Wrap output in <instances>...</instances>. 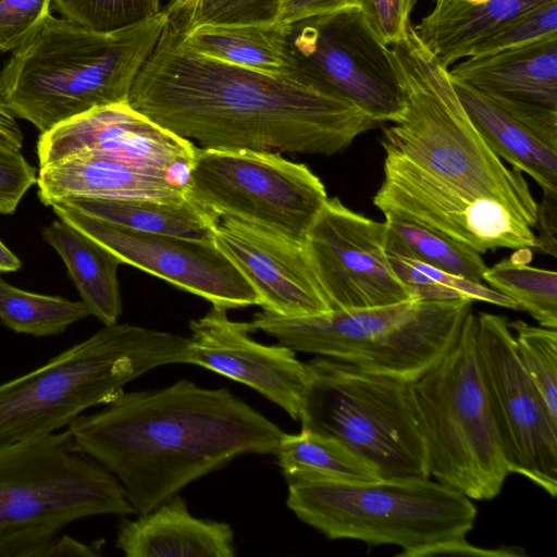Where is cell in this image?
Returning a JSON list of instances; mask_svg holds the SVG:
<instances>
[{
    "instance_id": "cell-47",
    "label": "cell",
    "mask_w": 557,
    "mask_h": 557,
    "mask_svg": "<svg viewBox=\"0 0 557 557\" xmlns=\"http://www.w3.org/2000/svg\"><path fill=\"white\" fill-rule=\"evenodd\" d=\"M169 1H170V2H174V1H176V0H169Z\"/></svg>"
},
{
    "instance_id": "cell-23",
    "label": "cell",
    "mask_w": 557,
    "mask_h": 557,
    "mask_svg": "<svg viewBox=\"0 0 557 557\" xmlns=\"http://www.w3.org/2000/svg\"><path fill=\"white\" fill-rule=\"evenodd\" d=\"M548 0H435L433 9L414 26L423 45L445 66L469 55L471 49L518 15Z\"/></svg>"
},
{
    "instance_id": "cell-5",
    "label": "cell",
    "mask_w": 557,
    "mask_h": 557,
    "mask_svg": "<svg viewBox=\"0 0 557 557\" xmlns=\"http://www.w3.org/2000/svg\"><path fill=\"white\" fill-rule=\"evenodd\" d=\"M287 507L330 540L395 545L397 557L516 556L512 548L484 549L467 541L476 507L461 492L431 478L395 476L373 482L287 483Z\"/></svg>"
},
{
    "instance_id": "cell-34",
    "label": "cell",
    "mask_w": 557,
    "mask_h": 557,
    "mask_svg": "<svg viewBox=\"0 0 557 557\" xmlns=\"http://www.w3.org/2000/svg\"><path fill=\"white\" fill-rule=\"evenodd\" d=\"M63 18L95 32H112L161 12L160 0H52Z\"/></svg>"
},
{
    "instance_id": "cell-31",
    "label": "cell",
    "mask_w": 557,
    "mask_h": 557,
    "mask_svg": "<svg viewBox=\"0 0 557 557\" xmlns=\"http://www.w3.org/2000/svg\"><path fill=\"white\" fill-rule=\"evenodd\" d=\"M387 240L418 260L482 283L487 265L481 253L423 225L393 218L385 219Z\"/></svg>"
},
{
    "instance_id": "cell-15",
    "label": "cell",
    "mask_w": 557,
    "mask_h": 557,
    "mask_svg": "<svg viewBox=\"0 0 557 557\" xmlns=\"http://www.w3.org/2000/svg\"><path fill=\"white\" fill-rule=\"evenodd\" d=\"M58 218L129 264L226 310L259 306L247 280L213 240L151 234L115 226L61 202L50 205Z\"/></svg>"
},
{
    "instance_id": "cell-7",
    "label": "cell",
    "mask_w": 557,
    "mask_h": 557,
    "mask_svg": "<svg viewBox=\"0 0 557 557\" xmlns=\"http://www.w3.org/2000/svg\"><path fill=\"white\" fill-rule=\"evenodd\" d=\"M472 300H409L384 307L286 318L261 310L251 324L294 351L412 382L457 342Z\"/></svg>"
},
{
    "instance_id": "cell-16",
    "label": "cell",
    "mask_w": 557,
    "mask_h": 557,
    "mask_svg": "<svg viewBox=\"0 0 557 557\" xmlns=\"http://www.w3.org/2000/svg\"><path fill=\"white\" fill-rule=\"evenodd\" d=\"M196 147L127 101L95 108L39 135V166L78 154L111 158L186 189Z\"/></svg>"
},
{
    "instance_id": "cell-20",
    "label": "cell",
    "mask_w": 557,
    "mask_h": 557,
    "mask_svg": "<svg viewBox=\"0 0 557 557\" xmlns=\"http://www.w3.org/2000/svg\"><path fill=\"white\" fill-rule=\"evenodd\" d=\"M116 547L127 557H233L234 531L194 516L176 494L136 519H123Z\"/></svg>"
},
{
    "instance_id": "cell-40",
    "label": "cell",
    "mask_w": 557,
    "mask_h": 557,
    "mask_svg": "<svg viewBox=\"0 0 557 557\" xmlns=\"http://www.w3.org/2000/svg\"><path fill=\"white\" fill-rule=\"evenodd\" d=\"M351 7H357V0H282L275 25L288 26Z\"/></svg>"
},
{
    "instance_id": "cell-1",
    "label": "cell",
    "mask_w": 557,
    "mask_h": 557,
    "mask_svg": "<svg viewBox=\"0 0 557 557\" xmlns=\"http://www.w3.org/2000/svg\"><path fill=\"white\" fill-rule=\"evenodd\" d=\"M391 46L405 108L383 128L384 175L373 205L385 219L423 225L481 255L534 248L537 202L528 182L481 137L448 67L410 20Z\"/></svg>"
},
{
    "instance_id": "cell-41",
    "label": "cell",
    "mask_w": 557,
    "mask_h": 557,
    "mask_svg": "<svg viewBox=\"0 0 557 557\" xmlns=\"http://www.w3.org/2000/svg\"><path fill=\"white\" fill-rule=\"evenodd\" d=\"M540 235L535 236L537 250L557 257V191L543 193L537 203L536 224Z\"/></svg>"
},
{
    "instance_id": "cell-21",
    "label": "cell",
    "mask_w": 557,
    "mask_h": 557,
    "mask_svg": "<svg viewBox=\"0 0 557 557\" xmlns=\"http://www.w3.org/2000/svg\"><path fill=\"white\" fill-rule=\"evenodd\" d=\"M37 186L45 206L73 197L168 202L186 198L185 188L160 175L95 154H78L39 166Z\"/></svg>"
},
{
    "instance_id": "cell-25",
    "label": "cell",
    "mask_w": 557,
    "mask_h": 557,
    "mask_svg": "<svg viewBox=\"0 0 557 557\" xmlns=\"http://www.w3.org/2000/svg\"><path fill=\"white\" fill-rule=\"evenodd\" d=\"M55 201L115 226L196 240H213V231L220 220L187 196L174 202L81 197Z\"/></svg>"
},
{
    "instance_id": "cell-27",
    "label": "cell",
    "mask_w": 557,
    "mask_h": 557,
    "mask_svg": "<svg viewBox=\"0 0 557 557\" xmlns=\"http://www.w3.org/2000/svg\"><path fill=\"white\" fill-rule=\"evenodd\" d=\"M275 456L287 483L295 481L373 482L376 467L339 441L301 429L283 433Z\"/></svg>"
},
{
    "instance_id": "cell-43",
    "label": "cell",
    "mask_w": 557,
    "mask_h": 557,
    "mask_svg": "<svg viewBox=\"0 0 557 557\" xmlns=\"http://www.w3.org/2000/svg\"><path fill=\"white\" fill-rule=\"evenodd\" d=\"M23 134L16 117L0 98V147L21 150Z\"/></svg>"
},
{
    "instance_id": "cell-19",
    "label": "cell",
    "mask_w": 557,
    "mask_h": 557,
    "mask_svg": "<svg viewBox=\"0 0 557 557\" xmlns=\"http://www.w3.org/2000/svg\"><path fill=\"white\" fill-rule=\"evenodd\" d=\"M448 71L524 124L557 112V34L465 58Z\"/></svg>"
},
{
    "instance_id": "cell-48",
    "label": "cell",
    "mask_w": 557,
    "mask_h": 557,
    "mask_svg": "<svg viewBox=\"0 0 557 557\" xmlns=\"http://www.w3.org/2000/svg\"><path fill=\"white\" fill-rule=\"evenodd\" d=\"M176 1H184V0H176Z\"/></svg>"
},
{
    "instance_id": "cell-4",
    "label": "cell",
    "mask_w": 557,
    "mask_h": 557,
    "mask_svg": "<svg viewBox=\"0 0 557 557\" xmlns=\"http://www.w3.org/2000/svg\"><path fill=\"white\" fill-rule=\"evenodd\" d=\"M168 18L162 9L137 24L95 32L50 14L0 70V98L40 134L95 108L127 101Z\"/></svg>"
},
{
    "instance_id": "cell-26",
    "label": "cell",
    "mask_w": 557,
    "mask_h": 557,
    "mask_svg": "<svg viewBox=\"0 0 557 557\" xmlns=\"http://www.w3.org/2000/svg\"><path fill=\"white\" fill-rule=\"evenodd\" d=\"M180 32L195 51L230 64L272 74L298 71L285 26L201 25Z\"/></svg>"
},
{
    "instance_id": "cell-8",
    "label": "cell",
    "mask_w": 557,
    "mask_h": 557,
    "mask_svg": "<svg viewBox=\"0 0 557 557\" xmlns=\"http://www.w3.org/2000/svg\"><path fill=\"white\" fill-rule=\"evenodd\" d=\"M475 327L470 311L455 345L409 383V392L430 476L471 500H490L510 472L476 359Z\"/></svg>"
},
{
    "instance_id": "cell-42",
    "label": "cell",
    "mask_w": 557,
    "mask_h": 557,
    "mask_svg": "<svg viewBox=\"0 0 557 557\" xmlns=\"http://www.w3.org/2000/svg\"><path fill=\"white\" fill-rule=\"evenodd\" d=\"M101 543L86 544L69 535H57L51 542L48 557L85 556L95 557L101 555Z\"/></svg>"
},
{
    "instance_id": "cell-13",
    "label": "cell",
    "mask_w": 557,
    "mask_h": 557,
    "mask_svg": "<svg viewBox=\"0 0 557 557\" xmlns=\"http://www.w3.org/2000/svg\"><path fill=\"white\" fill-rule=\"evenodd\" d=\"M475 351L510 473L557 494V418L527 373L504 315H476Z\"/></svg>"
},
{
    "instance_id": "cell-32",
    "label": "cell",
    "mask_w": 557,
    "mask_h": 557,
    "mask_svg": "<svg viewBox=\"0 0 557 557\" xmlns=\"http://www.w3.org/2000/svg\"><path fill=\"white\" fill-rule=\"evenodd\" d=\"M282 0H184L165 8L181 30L201 25H275Z\"/></svg>"
},
{
    "instance_id": "cell-18",
    "label": "cell",
    "mask_w": 557,
    "mask_h": 557,
    "mask_svg": "<svg viewBox=\"0 0 557 557\" xmlns=\"http://www.w3.org/2000/svg\"><path fill=\"white\" fill-rule=\"evenodd\" d=\"M213 242L250 284L262 310L286 318L332 311L305 245L233 218L219 220Z\"/></svg>"
},
{
    "instance_id": "cell-35",
    "label": "cell",
    "mask_w": 557,
    "mask_h": 557,
    "mask_svg": "<svg viewBox=\"0 0 557 557\" xmlns=\"http://www.w3.org/2000/svg\"><path fill=\"white\" fill-rule=\"evenodd\" d=\"M556 34L557 0H548L518 15L480 41L468 57L497 52Z\"/></svg>"
},
{
    "instance_id": "cell-28",
    "label": "cell",
    "mask_w": 557,
    "mask_h": 557,
    "mask_svg": "<svg viewBox=\"0 0 557 557\" xmlns=\"http://www.w3.org/2000/svg\"><path fill=\"white\" fill-rule=\"evenodd\" d=\"M531 249L516 251L487 268L483 281L487 285L517 302L541 326L557 329V273L528 264L532 256L523 258Z\"/></svg>"
},
{
    "instance_id": "cell-39",
    "label": "cell",
    "mask_w": 557,
    "mask_h": 557,
    "mask_svg": "<svg viewBox=\"0 0 557 557\" xmlns=\"http://www.w3.org/2000/svg\"><path fill=\"white\" fill-rule=\"evenodd\" d=\"M59 530L36 527L0 533V557H48Z\"/></svg>"
},
{
    "instance_id": "cell-10",
    "label": "cell",
    "mask_w": 557,
    "mask_h": 557,
    "mask_svg": "<svg viewBox=\"0 0 557 557\" xmlns=\"http://www.w3.org/2000/svg\"><path fill=\"white\" fill-rule=\"evenodd\" d=\"M133 513L117 479L76 448L67 428L0 445V533Z\"/></svg>"
},
{
    "instance_id": "cell-37",
    "label": "cell",
    "mask_w": 557,
    "mask_h": 557,
    "mask_svg": "<svg viewBox=\"0 0 557 557\" xmlns=\"http://www.w3.org/2000/svg\"><path fill=\"white\" fill-rule=\"evenodd\" d=\"M34 184H37L36 169L21 150L0 147V213H14Z\"/></svg>"
},
{
    "instance_id": "cell-36",
    "label": "cell",
    "mask_w": 557,
    "mask_h": 557,
    "mask_svg": "<svg viewBox=\"0 0 557 557\" xmlns=\"http://www.w3.org/2000/svg\"><path fill=\"white\" fill-rule=\"evenodd\" d=\"M51 9L52 0H0V53L17 48Z\"/></svg>"
},
{
    "instance_id": "cell-2",
    "label": "cell",
    "mask_w": 557,
    "mask_h": 557,
    "mask_svg": "<svg viewBox=\"0 0 557 557\" xmlns=\"http://www.w3.org/2000/svg\"><path fill=\"white\" fill-rule=\"evenodd\" d=\"M128 103L209 149L332 156L380 125L299 71L272 74L195 51L169 18Z\"/></svg>"
},
{
    "instance_id": "cell-24",
    "label": "cell",
    "mask_w": 557,
    "mask_h": 557,
    "mask_svg": "<svg viewBox=\"0 0 557 557\" xmlns=\"http://www.w3.org/2000/svg\"><path fill=\"white\" fill-rule=\"evenodd\" d=\"M42 237L61 257L90 315L103 325L122 314L117 281L121 260L69 223L57 220L42 228Z\"/></svg>"
},
{
    "instance_id": "cell-30",
    "label": "cell",
    "mask_w": 557,
    "mask_h": 557,
    "mask_svg": "<svg viewBox=\"0 0 557 557\" xmlns=\"http://www.w3.org/2000/svg\"><path fill=\"white\" fill-rule=\"evenodd\" d=\"M90 315L86 305L16 288L0 276V321L15 333L58 335Z\"/></svg>"
},
{
    "instance_id": "cell-29",
    "label": "cell",
    "mask_w": 557,
    "mask_h": 557,
    "mask_svg": "<svg viewBox=\"0 0 557 557\" xmlns=\"http://www.w3.org/2000/svg\"><path fill=\"white\" fill-rule=\"evenodd\" d=\"M388 260L412 297L420 301H445L469 299L518 310L519 306L499 292L429 265L404 251L386 238Z\"/></svg>"
},
{
    "instance_id": "cell-6",
    "label": "cell",
    "mask_w": 557,
    "mask_h": 557,
    "mask_svg": "<svg viewBox=\"0 0 557 557\" xmlns=\"http://www.w3.org/2000/svg\"><path fill=\"white\" fill-rule=\"evenodd\" d=\"M188 338L128 323L103 325L45 364L0 384V445L67 428L162 366L187 363Z\"/></svg>"
},
{
    "instance_id": "cell-38",
    "label": "cell",
    "mask_w": 557,
    "mask_h": 557,
    "mask_svg": "<svg viewBox=\"0 0 557 557\" xmlns=\"http://www.w3.org/2000/svg\"><path fill=\"white\" fill-rule=\"evenodd\" d=\"M367 23L387 46L396 42L410 20L405 10V0H357Z\"/></svg>"
},
{
    "instance_id": "cell-33",
    "label": "cell",
    "mask_w": 557,
    "mask_h": 557,
    "mask_svg": "<svg viewBox=\"0 0 557 557\" xmlns=\"http://www.w3.org/2000/svg\"><path fill=\"white\" fill-rule=\"evenodd\" d=\"M515 332L518 356L543 397L549 412L557 418V332L524 321L509 322Z\"/></svg>"
},
{
    "instance_id": "cell-11",
    "label": "cell",
    "mask_w": 557,
    "mask_h": 557,
    "mask_svg": "<svg viewBox=\"0 0 557 557\" xmlns=\"http://www.w3.org/2000/svg\"><path fill=\"white\" fill-rule=\"evenodd\" d=\"M185 194L219 219L233 218L301 245L329 199L307 165L249 149L196 148Z\"/></svg>"
},
{
    "instance_id": "cell-17",
    "label": "cell",
    "mask_w": 557,
    "mask_h": 557,
    "mask_svg": "<svg viewBox=\"0 0 557 557\" xmlns=\"http://www.w3.org/2000/svg\"><path fill=\"white\" fill-rule=\"evenodd\" d=\"M187 364L206 368L247 385L298 420L310 372L296 351L277 344L264 345L251 337V322L228 319L227 310L212 306L189 322Z\"/></svg>"
},
{
    "instance_id": "cell-9",
    "label": "cell",
    "mask_w": 557,
    "mask_h": 557,
    "mask_svg": "<svg viewBox=\"0 0 557 557\" xmlns=\"http://www.w3.org/2000/svg\"><path fill=\"white\" fill-rule=\"evenodd\" d=\"M307 364L301 429L339 441L376 467L382 479L431 478L408 382L325 357Z\"/></svg>"
},
{
    "instance_id": "cell-3",
    "label": "cell",
    "mask_w": 557,
    "mask_h": 557,
    "mask_svg": "<svg viewBox=\"0 0 557 557\" xmlns=\"http://www.w3.org/2000/svg\"><path fill=\"white\" fill-rule=\"evenodd\" d=\"M67 429L121 483L136 515L246 454L276 453L283 431L228 388L183 379L123 393Z\"/></svg>"
},
{
    "instance_id": "cell-14",
    "label": "cell",
    "mask_w": 557,
    "mask_h": 557,
    "mask_svg": "<svg viewBox=\"0 0 557 557\" xmlns=\"http://www.w3.org/2000/svg\"><path fill=\"white\" fill-rule=\"evenodd\" d=\"M386 225L329 198L305 249L332 310L396 305L412 297L386 252Z\"/></svg>"
},
{
    "instance_id": "cell-45",
    "label": "cell",
    "mask_w": 557,
    "mask_h": 557,
    "mask_svg": "<svg viewBox=\"0 0 557 557\" xmlns=\"http://www.w3.org/2000/svg\"><path fill=\"white\" fill-rule=\"evenodd\" d=\"M420 0H405V10H406V13L408 16H410V13L412 12L414 5L419 2Z\"/></svg>"
},
{
    "instance_id": "cell-22",
    "label": "cell",
    "mask_w": 557,
    "mask_h": 557,
    "mask_svg": "<svg viewBox=\"0 0 557 557\" xmlns=\"http://www.w3.org/2000/svg\"><path fill=\"white\" fill-rule=\"evenodd\" d=\"M450 81L490 149L513 169L531 176L543 193L557 191V146L513 119L478 89L451 75Z\"/></svg>"
},
{
    "instance_id": "cell-44",
    "label": "cell",
    "mask_w": 557,
    "mask_h": 557,
    "mask_svg": "<svg viewBox=\"0 0 557 557\" xmlns=\"http://www.w3.org/2000/svg\"><path fill=\"white\" fill-rule=\"evenodd\" d=\"M22 262L0 239V273L21 269Z\"/></svg>"
},
{
    "instance_id": "cell-12",
    "label": "cell",
    "mask_w": 557,
    "mask_h": 557,
    "mask_svg": "<svg viewBox=\"0 0 557 557\" xmlns=\"http://www.w3.org/2000/svg\"><path fill=\"white\" fill-rule=\"evenodd\" d=\"M285 27L297 70L321 89L380 124L403 113L405 97L391 47L374 34L358 7Z\"/></svg>"
},
{
    "instance_id": "cell-46",
    "label": "cell",
    "mask_w": 557,
    "mask_h": 557,
    "mask_svg": "<svg viewBox=\"0 0 557 557\" xmlns=\"http://www.w3.org/2000/svg\"><path fill=\"white\" fill-rule=\"evenodd\" d=\"M462 1H465L467 3H470V4H482V3H485V2H487L490 0H462Z\"/></svg>"
}]
</instances>
